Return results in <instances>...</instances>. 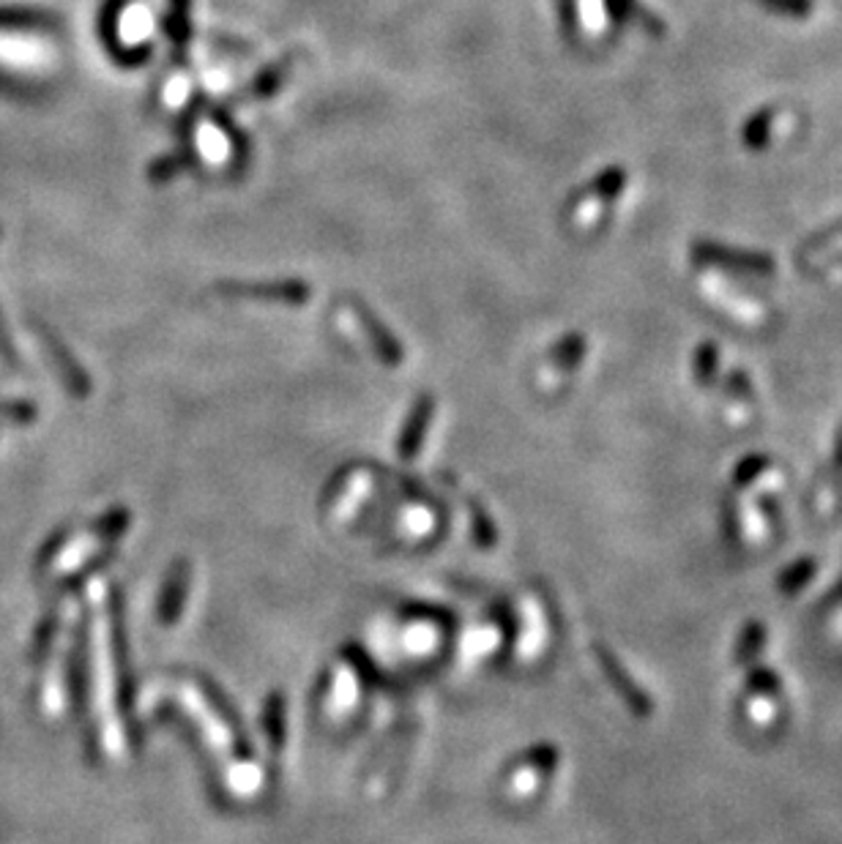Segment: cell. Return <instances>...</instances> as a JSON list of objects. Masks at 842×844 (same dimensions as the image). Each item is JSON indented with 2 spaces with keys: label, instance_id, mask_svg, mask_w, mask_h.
I'll return each instance as SVG.
<instances>
[{
  "label": "cell",
  "instance_id": "1",
  "mask_svg": "<svg viewBox=\"0 0 842 844\" xmlns=\"http://www.w3.org/2000/svg\"><path fill=\"white\" fill-rule=\"evenodd\" d=\"M692 260L703 263V266L725 268V271L757 273V277L775 271V260H771L768 255H761V252L733 250V246L712 244V241H700V244H694L692 246Z\"/></svg>",
  "mask_w": 842,
  "mask_h": 844
},
{
  "label": "cell",
  "instance_id": "2",
  "mask_svg": "<svg viewBox=\"0 0 842 844\" xmlns=\"http://www.w3.org/2000/svg\"><path fill=\"white\" fill-rule=\"evenodd\" d=\"M219 293L230 298H252V300H271V304H293L302 306L312 295V287L304 282H268V284H222Z\"/></svg>",
  "mask_w": 842,
  "mask_h": 844
},
{
  "label": "cell",
  "instance_id": "3",
  "mask_svg": "<svg viewBox=\"0 0 842 844\" xmlns=\"http://www.w3.org/2000/svg\"><path fill=\"white\" fill-rule=\"evenodd\" d=\"M356 312H359L361 325H365V331L370 334V342H372V347L378 350V356H381L386 363L403 361V347H399V342L394 340V336L388 334L386 329H383L381 320H378L375 315H372L370 309L361 304H356Z\"/></svg>",
  "mask_w": 842,
  "mask_h": 844
},
{
  "label": "cell",
  "instance_id": "4",
  "mask_svg": "<svg viewBox=\"0 0 842 844\" xmlns=\"http://www.w3.org/2000/svg\"><path fill=\"white\" fill-rule=\"evenodd\" d=\"M430 415H433V402H430V397L419 399L413 408V413H410L408 426H405L403 443H399V451H403V457H413L416 448L421 446V437H424V430H428Z\"/></svg>",
  "mask_w": 842,
  "mask_h": 844
},
{
  "label": "cell",
  "instance_id": "5",
  "mask_svg": "<svg viewBox=\"0 0 842 844\" xmlns=\"http://www.w3.org/2000/svg\"><path fill=\"white\" fill-rule=\"evenodd\" d=\"M771 120H775V110H761V113L752 115V118L747 120L744 131H741L744 145L752 148V151H763L768 137H771Z\"/></svg>",
  "mask_w": 842,
  "mask_h": 844
},
{
  "label": "cell",
  "instance_id": "6",
  "mask_svg": "<svg viewBox=\"0 0 842 844\" xmlns=\"http://www.w3.org/2000/svg\"><path fill=\"white\" fill-rule=\"evenodd\" d=\"M183 588H187V566H183V561H178L176 572H173L170 583H167L165 599H162V618H165V624H170L176 618V612L181 610Z\"/></svg>",
  "mask_w": 842,
  "mask_h": 844
},
{
  "label": "cell",
  "instance_id": "7",
  "mask_svg": "<svg viewBox=\"0 0 842 844\" xmlns=\"http://www.w3.org/2000/svg\"><path fill=\"white\" fill-rule=\"evenodd\" d=\"M167 34H170L178 55H183V47L189 41V0H173L170 17H167Z\"/></svg>",
  "mask_w": 842,
  "mask_h": 844
},
{
  "label": "cell",
  "instance_id": "8",
  "mask_svg": "<svg viewBox=\"0 0 842 844\" xmlns=\"http://www.w3.org/2000/svg\"><path fill=\"white\" fill-rule=\"evenodd\" d=\"M608 12L613 17V23H626V20H643L646 28L651 34H662V25L654 23V20H646L649 14H643V9L635 3V0H608Z\"/></svg>",
  "mask_w": 842,
  "mask_h": 844
},
{
  "label": "cell",
  "instance_id": "9",
  "mask_svg": "<svg viewBox=\"0 0 842 844\" xmlns=\"http://www.w3.org/2000/svg\"><path fill=\"white\" fill-rule=\"evenodd\" d=\"M624 183H626V172L621 170V167H610L608 172H602V176L591 183V192H597L599 197H618Z\"/></svg>",
  "mask_w": 842,
  "mask_h": 844
},
{
  "label": "cell",
  "instance_id": "10",
  "mask_svg": "<svg viewBox=\"0 0 842 844\" xmlns=\"http://www.w3.org/2000/svg\"><path fill=\"white\" fill-rule=\"evenodd\" d=\"M288 66H291V63L282 61L277 63V66L266 68V72L255 80V86H252V97H271V93L279 88V82H282V74H285Z\"/></svg>",
  "mask_w": 842,
  "mask_h": 844
},
{
  "label": "cell",
  "instance_id": "11",
  "mask_svg": "<svg viewBox=\"0 0 842 844\" xmlns=\"http://www.w3.org/2000/svg\"><path fill=\"white\" fill-rule=\"evenodd\" d=\"M757 3L788 17H807L815 9V0H757Z\"/></svg>",
  "mask_w": 842,
  "mask_h": 844
},
{
  "label": "cell",
  "instance_id": "12",
  "mask_svg": "<svg viewBox=\"0 0 842 844\" xmlns=\"http://www.w3.org/2000/svg\"><path fill=\"white\" fill-rule=\"evenodd\" d=\"M178 167H181V159H178V156H173V159H165V162H160V165H154L151 178H154V181H167L170 176H176Z\"/></svg>",
  "mask_w": 842,
  "mask_h": 844
}]
</instances>
